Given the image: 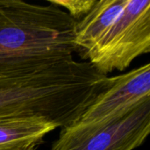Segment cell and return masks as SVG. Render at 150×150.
Returning <instances> with one entry per match:
<instances>
[{"label":"cell","mask_w":150,"mask_h":150,"mask_svg":"<svg viewBox=\"0 0 150 150\" xmlns=\"http://www.w3.org/2000/svg\"><path fill=\"white\" fill-rule=\"evenodd\" d=\"M76 22L51 2L0 0V75L74 60Z\"/></svg>","instance_id":"6da1fadb"},{"label":"cell","mask_w":150,"mask_h":150,"mask_svg":"<svg viewBox=\"0 0 150 150\" xmlns=\"http://www.w3.org/2000/svg\"><path fill=\"white\" fill-rule=\"evenodd\" d=\"M150 51V1L128 0L100 40L83 54L98 72L107 76L124 70Z\"/></svg>","instance_id":"7a4b0ae2"},{"label":"cell","mask_w":150,"mask_h":150,"mask_svg":"<svg viewBox=\"0 0 150 150\" xmlns=\"http://www.w3.org/2000/svg\"><path fill=\"white\" fill-rule=\"evenodd\" d=\"M150 98V64L110 77L109 86L69 127L62 128L59 138L86 134L120 119Z\"/></svg>","instance_id":"3957f363"},{"label":"cell","mask_w":150,"mask_h":150,"mask_svg":"<svg viewBox=\"0 0 150 150\" xmlns=\"http://www.w3.org/2000/svg\"><path fill=\"white\" fill-rule=\"evenodd\" d=\"M150 132V98L124 116L86 134L59 138L50 150H134Z\"/></svg>","instance_id":"277c9868"},{"label":"cell","mask_w":150,"mask_h":150,"mask_svg":"<svg viewBox=\"0 0 150 150\" xmlns=\"http://www.w3.org/2000/svg\"><path fill=\"white\" fill-rule=\"evenodd\" d=\"M58 128L42 117L0 119V150H24L39 146L43 138Z\"/></svg>","instance_id":"5b68a950"},{"label":"cell","mask_w":150,"mask_h":150,"mask_svg":"<svg viewBox=\"0 0 150 150\" xmlns=\"http://www.w3.org/2000/svg\"><path fill=\"white\" fill-rule=\"evenodd\" d=\"M128 0H97L91 11L76 22L75 43L84 54L94 47L114 23Z\"/></svg>","instance_id":"8992f818"},{"label":"cell","mask_w":150,"mask_h":150,"mask_svg":"<svg viewBox=\"0 0 150 150\" xmlns=\"http://www.w3.org/2000/svg\"><path fill=\"white\" fill-rule=\"evenodd\" d=\"M97 0H49L60 8H64L68 14L77 22L93 7Z\"/></svg>","instance_id":"52a82bcc"}]
</instances>
